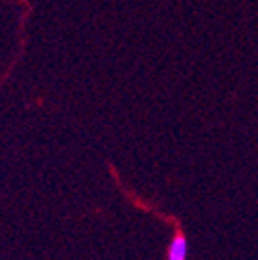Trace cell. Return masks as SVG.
Masks as SVG:
<instances>
[{"mask_svg":"<svg viewBox=\"0 0 258 260\" xmlns=\"http://www.w3.org/2000/svg\"><path fill=\"white\" fill-rule=\"evenodd\" d=\"M175 226V233L170 240L168 251H166V260H188V239L182 232L181 222L175 217H170Z\"/></svg>","mask_w":258,"mask_h":260,"instance_id":"cell-1","label":"cell"}]
</instances>
